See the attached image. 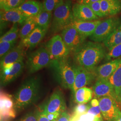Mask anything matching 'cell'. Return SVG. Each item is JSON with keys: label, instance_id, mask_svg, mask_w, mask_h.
<instances>
[{"label": "cell", "instance_id": "d4e9b609", "mask_svg": "<svg viewBox=\"0 0 121 121\" xmlns=\"http://www.w3.org/2000/svg\"><path fill=\"white\" fill-rule=\"evenodd\" d=\"M108 80L114 87L118 99L117 107L121 110V104L119 98V92L121 87V63Z\"/></svg>", "mask_w": 121, "mask_h": 121}, {"label": "cell", "instance_id": "f6af8a7d", "mask_svg": "<svg viewBox=\"0 0 121 121\" xmlns=\"http://www.w3.org/2000/svg\"><path fill=\"white\" fill-rule=\"evenodd\" d=\"M1 0H0V1H1Z\"/></svg>", "mask_w": 121, "mask_h": 121}, {"label": "cell", "instance_id": "5b68a950", "mask_svg": "<svg viewBox=\"0 0 121 121\" xmlns=\"http://www.w3.org/2000/svg\"><path fill=\"white\" fill-rule=\"evenodd\" d=\"M50 56L45 47H41L30 53L27 57L26 66L29 73H34L50 65Z\"/></svg>", "mask_w": 121, "mask_h": 121}, {"label": "cell", "instance_id": "3957f363", "mask_svg": "<svg viewBox=\"0 0 121 121\" xmlns=\"http://www.w3.org/2000/svg\"><path fill=\"white\" fill-rule=\"evenodd\" d=\"M50 66L54 69L56 80L63 88L73 90L75 70L69 57L63 60L52 62Z\"/></svg>", "mask_w": 121, "mask_h": 121}, {"label": "cell", "instance_id": "7c38bea8", "mask_svg": "<svg viewBox=\"0 0 121 121\" xmlns=\"http://www.w3.org/2000/svg\"><path fill=\"white\" fill-rule=\"evenodd\" d=\"M65 108L66 104L63 93L60 90H56L50 96L42 111L47 115L53 112L62 113L65 112Z\"/></svg>", "mask_w": 121, "mask_h": 121}, {"label": "cell", "instance_id": "7bdbcfd3", "mask_svg": "<svg viewBox=\"0 0 121 121\" xmlns=\"http://www.w3.org/2000/svg\"><path fill=\"white\" fill-rule=\"evenodd\" d=\"M90 105L91 107H96L99 106V101L96 99H92L91 101Z\"/></svg>", "mask_w": 121, "mask_h": 121}, {"label": "cell", "instance_id": "cb8c5ba5", "mask_svg": "<svg viewBox=\"0 0 121 121\" xmlns=\"http://www.w3.org/2000/svg\"><path fill=\"white\" fill-rule=\"evenodd\" d=\"M52 12L43 9L35 17H32L37 26L47 30L50 27L52 22Z\"/></svg>", "mask_w": 121, "mask_h": 121}, {"label": "cell", "instance_id": "8992f818", "mask_svg": "<svg viewBox=\"0 0 121 121\" xmlns=\"http://www.w3.org/2000/svg\"><path fill=\"white\" fill-rule=\"evenodd\" d=\"M51 59V62L63 60L69 57L70 52L61 35L56 34L52 36L45 44Z\"/></svg>", "mask_w": 121, "mask_h": 121}, {"label": "cell", "instance_id": "ee69618b", "mask_svg": "<svg viewBox=\"0 0 121 121\" xmlns=\"http://www.w3.org/2000/svg\"><path fill=\"white\" fill-rule=\"evenodd\" d=\"M119 98H120V100L121 104V87L120 89V92H119Z\"/></svg>", "mask_w": 121, "mask_h": 121}, {"label": "cell", "instance_id": "74e56055", "mask_svg": "<svg viewBox=\"0 0 121 121\" xmlns=\"http://www.w3.org/2000/svg\"><path fill=\"white\" fill-rule=\"evenodd\" d=\"M62 113L60 112H53L49 113L46 116L50 121H57Z\"/></svg>", "mask_w": 121, "mask_h": 121}, {"label": "cell", "instance_id": "1f68e13d", "mask_svg": "<svg viewBox=\"0 0 121 121\" xmlns=\"http://www.w3.org/2000/svg\"><path fill=\"white\" fill-rule=\"evenodd\" d=\"M17 43V40L7 42V41H0V58L7 53L12 48L15 46Z\"/></svg>", "mask_w": 121, "mask_h": 121}, {"label": "cell", "instance_id": "2e32d148", "mask_svg": "<svg viewBox=\"0 0 121 121\" xmlns=\"http://www.w3.org/2000/svg\"><path fill=\"white\" fill-rule=\"evenodd\" d=\"M28 17L24 16L18 9H13L9 11L0 10V29H2L6 24L12 22L13 24H23Z\"/></svg>", "mask_w": 121, "mask_h": 121}, {"label": "cell", "instance_id": "ab89813d", "mask_svg": "<svg viewBox=\"0 0 121 121\" xmlns=\"http://www.w3.org/2000/svg\"><path fill=\"white\" fill-rule=\"evenodd\" d=\"M38 121H50L47 116L43 113V111H41L39 112Z\"/></svg>", "mask_w": 121, "mask_h": 121}, {"label": "cell", "instance_id": "d6986e66", "mask_svg": "<svg viewBox=\"0 0 121 121\" xmlns=\"http://www.w3.org/2000/svg\"><path fill=\"white\" fill-rule=\"evenodd\" d=\"M47 31V30L37 26L27 37L21 40L20 43L25 48H33L40 43Z\"/></svg>", "mask_w": 121, "mask_h": 121}, {"label": "cell", "instance_id": "7402d4cb", "mask_svg": "<svg viewBox=\"0 0 121 121\" xmlns=\"http://www.w3.org/2000/svg\"><path fill=\"white\" fill-rule=\"evenodd\" d=\"M100 2L104 17L115 15L121 11V2L119 0H101Z\"/></svg>", "mask_w": 121, "mask_h": 121}, {"label": "cell", "instance_id": "5bb4252c", "mask_svg": "<svg viewBox=\"0 0 121 121\" xmlns=\"http://www.w3.org/2000/svg\"><path fill=\"white\" fill-rule=\"evenodd\" d=\"M25 53V48L20 43L0 58V70L9 68L19 60H24Z\"/></svg>", "mask_w": 121, "mask_h": 121}, {"label": "cell", "instance_id": "836d02e7", "mask_svg": "<svg viewBox=\"0 0 121 121\" xmlns=\"http://www.w3.org/2000/svg\"><path fill=\"white\" fill-rule=\"evenodd\" d=\"M87 112L91 114L94 117V121H103V117L102 115L99 106L91 107L90 106Z\"/></svg>", "mask_w": 121, "mask_h": 121}, {"label": "cell", "instance_id": "ffe728a7", "mask_svg": "<svg viewBox=\"0 0 121 121\" xmlns=\"http://www.w3.org/2000/svg\"><path fill=\"white\" fill-rule=\"evenodd\" d=\"M121 63V57L111 60L98 66L95 70L97 78L108 80Z\"/></svg>", "mask_w": 121, "mask_h": 121}, {"label": "cell", "instance_id": "52a82bcc", "mask_svg": "<svg viewBox=\"0 0 121 121\" xmlns=\"http://www.w3.org/2000/svg\"><path fill=\"white\" fill-rule=\"evenodd\" d=\"M121 24V19L118 17H110L105 19L96 27L89 38L95 42H104Z\"/></svg>", "mask_w": 121, "mask_h": 121}, {"label": "cell", "instance_id": "277c9868", "mask_svg": "<svg viewBox=\"0 0 121 121\" xmlns=\"http://www.w3.org/2000/svg\"><path fill=\"white\" fill-rule=\"evenodd\" d=\"M71 0H65L62 4L54 10L50 25V32L56 34L62 31L69 26L74 19Z\"/></svg>", "mask_w": 121, "mask_h": 121}, {"label": "cell", "instance_id": "30bf717a", "mask_svg": "<svg viewBox=\"0 0 121 121\" xmlns=\"http://www.w3.org/2000/svg\"><path fill=\"white\" fill-rule=\"evenodd\" d=\"M75 70V80L73 93L78 89L89 85L96 79L95 72L89 71L82 67L73 64Z\"/></svg>", "mask_w": 121, "mask_h": 121}, {"label": "cell", "instance_id": "bcb514c9", "mask_svg": "<svg viewBox=\"0 0 121 121\" xmlns=\"http://www.w3.org/2000/svg\"></svg>", "mask_w": 121, "mask_h": 121}, {"label": "cell", "instance_id": "d6a6232c", "mask_svg": "<svg viewBox=\"0 0 121 121\" xmlns=\"http://www.w3.org/2000/svg\"><path fill=\"white\" fill-rule=\"evenodd\" d=\"M69 121H94V117L88 112L82 114H74Z\"/></svg>", "mask_w": 121, "mask_h": 121}, {"label": "cell", "instance_id": "83f0119b", "mask_svg": "<svg viewBox=\"0 0 121 121\" xmlns=\"http://www.w3.org/2000/svg\"><path fill=\"white\" fill-rule=\"evenodd\" d=\"M19 37V30L17 23L13 24L11 28L0 37V41L11 42L17 40Z\"/></svg>", "mask_w": 121, "mask_h": 121}, {"label": "cell", "instance_id": "7a4b0ae2", "mask_svg": "<svg viewBox=\"0 0 121 121\" xmlns=\"http://www.w3.org/2000/svg\"><path fill=\"white\" fill-rule=\"evenodd\" d=\"M40 87L38 76L30 77L23 82L13 97L16 110H23L35 103L39 99Z\"/></svg>", "mask_w": 121, "mask_h": 121}, {"label": "cell", "instance_id": "9a60e30c", "mask_svg": "<svg viewBox=\"0 0 121 121\" xmlns=\"http://www.w3.org/2000/svg\"><path fill=\"white\" fill-rule=\"evenodd\" d=\"M99 107L104 119L107 121H114L117 108L115 100L110 96H106L99 99Z\"/></svg>", "mask_w": 121, "mask_h": 121}, {"label": "cell", "instance_id": "e0dca14e", "mask_svg": "<svg viewBox=\"0 0 121 121\" xmlns=\"http://www.w3.org/2000/svg\"><path fill=\"white\" fill-rule=\"evenodd\" d=\"M72 10L73 17L78 20L90 21L97 20L99 18L86 4L75 3L72 5Z\"/></svg>", "mask_w": 121, "mask_h": 121}, {"label": "cell", "instance_id": "44dd1931", "mask_svg": "<svg viewBox=\"0 0 121 121\" xmlns=\"http://www.w3.org/2000/svg\"><path fill=\"white\" fill-rule=\"evenodd\" d=\"M17 9L26 17L36 16L43 9V3L35 0H27Z\"/></svg>", "mask_w": 121, "mask_h": 121}, {"label": "cell", "instance_id": "ba28073f", "mask_svg": "<svg viewBox=\"0 0 121 121\" xmlns=\"http://www.w3.org/2000/svg\"><path fill=\"white\" fill-rule=\"evenodd\" d=\"M60 35L70 53H73L85 42L86 39L71 24L61 31Z\"/></svg>", "mask_w": 121, "mask_h": 121}, {"label": "cell", "instance_id": "8fae6325", "mask_svg": "<svg viewBox=\"0 0 121 121\" xmlns=\"http://www.w3.org/2000/svg\"><path fill=\"white\" fill-rule=\"evenodd\" d=\"M24 67L23 60L13 64L9 68L0 70V84L4 87L15 80L22 74Z\"/></svg>", "mask_w": 121, "mask_h": 121}, {"label": "cell", "instance_id": "4dcf8cb0", "mask_svg": "<svg viewBox=\"0 0 121 121\" xmlns=\"http://www.w3.org/2000/svg\"><path fill=\"white\" fill-rule=\"evenodd\" d=\"M108 50V52L105 57L106 60L115 59L121 57V43L115 45Z\"/></svg>", "mask_w": 121, "mask_h": 121}, {"label": "cell", "instance_id": "8d00e7d4", "mask_svg": "<svg viewBox=\"0 0 121 121\" xmlns=\"http://www.w3.org/2000/svg\"><path fill=\"white\" fill-rule=\"evenodd\" d=\"M90 105L86 104H78L74 109V114H82L87 112Z\"/></svg>", "mask_w": 121, "mask_h": 121}, {"label": "cell", "instance_id": "f1b7e54d", "mask_svg": "<svg viewBox=\"0 0 121 121\" xmlns=\"http://www.w3.org/2000/svg\"><path fill=\"white\" fill-rule=\"evenodd\" d=\"M25 1V0H2L0 1V10L9 11L17 8Z\"/></svg>", "mask_w": 121, "mask_h": 121}, {"label": "cell", "instance_id": "603a6c76", "mask_svg": "<svg viewBox=\"0 0 121 121\" xmlns=\"http://www.w3.org/2000/svg\"><path fill=\"white\" fill-rule=\"evenodd\" d=\"M74 100L78 104H86L93 98V90L90 88L83 87L78 89L74 93Z\"/></svg>", "mask_w": 121, "mask_h": 121}, {"label": "cell", "instance_id": "f546056e", "mask_svg": "<svg viewBox=\"0 0 121 121\" xmlns=\"http://www.w3.org/2000/svg\"><path fill=\"white\" fill-rule=\"evenodd\" d=\"M64 0H44L43 2V9L52 12L59 5L64 3Z\"/></svg>", "mask_w": 121, "mask_h": 121}, {"label": "cell", "instance_id": "d590c367", "mask_svg": "<svg viewBox=\"0 0 121 121\" xmlns=\"http://www.w3.org/2000/svg\"><path fill=\"white\" fill-rule=\"evenodd\" d=\"M39 112L38 111L28 112L17 121H38Z\"/></svg>", "mask_w": 121, "mask_h": 121}, {"label": "cell", "instance_id": "6da1fadb", "mask_svg": "<svg viewBox=\"0 0 121 121\" xmlns=\"http://www.w3.org/2000/svg\"><path fill=\"white\" fill-rule=\"evenodd\" d=\"M106 52L102 43L85 42L73 53L74 64L91 72H95L99 62L105 58Z\"/></svg>", "mask_w": 121, "mask_h": 121}, {"label": "cell", "instance_id": "4316f807", "mask_svg": "<svg viewBox=\"0 0 121 121\" xmlns=\"http://www.w3.org/2000/svg\"><path fill=\"white\" fill-rule=\"evenodd\" d=\"M37 26L32 17H28L19 30V37L21 40L27 37Z\"/></svg>", "mask_w": 121, "mask_h": 121}, {"label": "cell", "instance_id": "f35d334b", "mask_svg": "<svg viewBox=\"0 0 121 121\" xmlns=\"http://www.w3.org/2000/svg\"><path fill=\"white\" fill-rule=\"evenodd\" d=\"M70 119V117L69 114L66 112H63L58 120L57 121H69Z\"/></svg>", "mask_w": 121, "mask_h": 121}, {"label": "cell", "instance_id": "484cf974", "mask_svg": "<svg viewBox=\"0 0 121 121\" xmlns=\"http://www.w3.org/2000/svg\"><path fill=\"white\" fill-rule=\"evenodd\" d=\"M104 45L108 49L121 43V24L112 34L103 42Z\"/></svg>", "mask_w": 121, "mask_h": 121}, {"label": "cell", "instance_id": "4fadbf2b", "mask_svg": "<svg viewBox=\"0 0 121 121\" xmlns=\"http://www.w3.org/2000/svg\"><path fill=\"white\" fill-rule=\"evenodd\" d=\"M92 90L95 98L99 99L106 96H110L115 100L117 106V95L113 86L108 80L102 78L96 79L95 83L92 86Z\"/></svg>", "mask_w": 121, "mask_h": 121}, {"label": "cell", "instance_id": "60d3db41", "mask_svg": "<svg viewBox=\"0 0 121 121\" xmlns=\"http://www.w3.org/2000/svg\"><path fill=\"white\" fill-rule=\"evenodd\" d=\"M101 0H78L77 3L82 4H91L97 1H100Z\"/></svg>", "mask_w": 121, "mask_h": 121}, {"label": "cell", "instance_id": "ac0fdd59", "mask_svg": "<svg viewBox=\"0 0 121 121\" xmlns=\"http://www.w3.org/2000/svg\"><path fill=\"white\" fill-rule=\"evenodd\" d=\"M101 21L98 20L85 21L78 20L74 18L70 24L73 26L81 35L86 38L93 33L95 28Z\"/></svg>", "mask_w": 121, "mask_h": 121}, {"label": "cell", "instance_id": "e575fe53", "mask_svg": "<svg viewBox=\"0 0 121 121\" xmlns=\"http://www.w3.org/2000/svg\"><path fill=\"white\" fill-rule=\"evenodd\" d=\"M100 1L95 2L91 4H87V5L90 8L95 15L99 18H101L104 17V16L101 11Z\"/></svg>", "mask_w": 121, "mask_h": 121}, {"label": "cell", "instance_id": "b9f144b4", "mask_svg": "<svg viewBox=\"0 0 121 121\" xmlns=\"http://www.w3.org/2000/svg\"><path fill=\"white\" fill-rule=\"evenodd\" d=\"M114 121H121V111L118 107L117 108Z\"/></svg>", "mask_w": 121, "mask_h": 121}, {"label": "cell", "instance_id": "9c48e42d", "mask_svg": "<svg viewBox=\"0 0 121 121\" xmlns=\"http://www.w3.org/2000/svg\"><path fill=\"white\" fill-rule=\"evenodd\" d=\"M0 121H8L16 116L13 98L4 91L0 93Z\"/></svg>", "mask_w": 121, "mask_h": 121}]
</instances>
